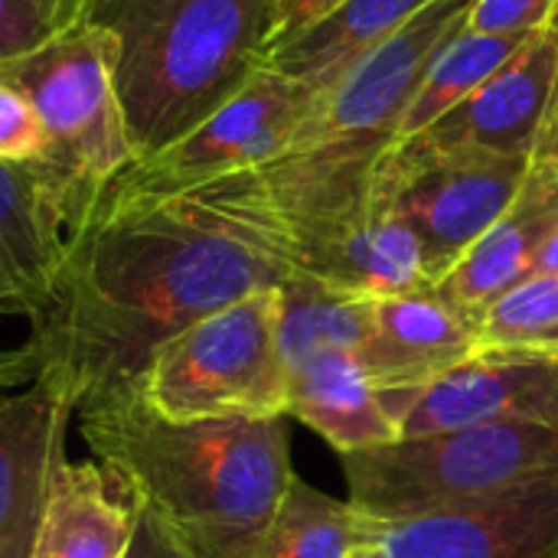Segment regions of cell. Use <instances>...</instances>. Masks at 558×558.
Masks as SVG:
<instances>
[{"label": "cell", "instance_id": "27", "mask_svg": "<svg viewBox=\"0 0 558 558\" xmlns=\"http://www.w3.org/2000/svg\"><path fill=\"white\" fill-rule=\"evenodd\" d=\"M56 36L49 0H0V62L33 52Z\"/></svg>", "mask_w": 558, "mask_h": 558}, {"label": "cell", "instance_id": "21", "mask_svg": "<svg viewBox=\"0 0 558 558\" xmlns=\"http://www.w3.org/2000/svg\"><path fill=\"white\" fill-rule=\"evenodd\" d=\"M369 298L330 288L294 271L278 288V350L284 369H294L330 350H360Z\"/></svg>", "mask_w": 558, "mask_h": 558}, {"label": "cell", "instance_id": "17", "mask_svg": "<svg viewBox=\"0 0 558 558\" xmlns=\"http://www.w3.org/2000/svg\"><path fill=\"white\" fill-rule=\"evenodd\" d=\"M558 226V177L533 163L510 209L464 252V258L432 288L441 301L477 317L536 271V262Z\"/></svg>", "mask_w": 558, "mask_h": 558}, {"label": "cell", "instance_id": "34", "mask_svg": "<svg viewBox=\"0 0 558 558\" xmlns=\"http://www.w3.org/2000/svg\"><path fill=\"white\" fill-rule=\"evenodd\" d=\"M347 558H389V556H386V549H383V546L373 539V533H369V539H366V543H360V546H356V549H353Z\"/></svg>", "mask_w": 558, "mask_h": 558}, {"label": "cell", "instance_id": "32", "mask_svg": "<svg viewBox=\"0 0 558 558\" xmlns=\"http://www.w3.org/2000/svg\"><path fill=\"white\" fill-rule=\"evenodd\" d=\"M536 271H558V226L556 232L549 235V242H546L539 262H536Z\"/></svg>", "mask_w": 558, "mask_h": 558}, {"label": "cell", "instance_id": "13", "mask_svg": "<svg viewBox=\"0 0 558 558\" xmlns=\"http://www.w3.org/2000/svg\"><path fill=\"white\" fill-rule=\"evenodd\" d=\"M389 558H558V474L451 510L373 523Z\"/></svg>", "mask_w": 558, "mask_h": 558}, {"label": "cell", "instance_id": "26", "mask_svg": "<svg viewBox=\"0 0 558 558\" xmlns=\"http://www.w3.org/2000/svg\"><path fill=\"white\" fill-rule=\"evenodd\" d=\"M558 16V0H471L464 29L494 36H530Z\"/></svg>", "mask_w": 558, "mask_h": 558}, {"label": "cell", "instance_id": "12", "mask_svg": "<svg viewBox=\"0 0 558 558\" xmlns=\"http://www.w3.org/2000/svg\"><path fill=\"white\" fill-rule=\"evenodd\" d=\"M386 405L399 438L481 425L558 428V360L481 350L432 386L392 396Z\"/></svg>", "mask_w": 558, "mask_h": 558}, {"label": "cell", "instance_id": "4", "mask_svg": "<svg viewBox=\"0 0 558 558\" xmlns=\"http://www.w3.org/2000/svg\"><path fill=\"white\" fill-rule=\"evenodd\" d=\"M376 163L288 150L262 167L258 180L301 275L360 298L425 291L432 284L418 242L389 213Z\"/></svg>", "mask_w": 558, "mask_h": 558}, {"label": "cell", "instance_id": "10", "mask_svg": "<svg viewBox=\"0 0 558 558\" xmlns=\"http://www.w3.org/2000/svg\"><path fill=\"white\" fill-rule=\"evenodd\" d=\"M471 0H435L389 39L360 56L314 105L288 150L379 160L441 46L464 26ZM284 150V154H288Z\"/></svg>", "mask_w": 558, "mask_h": 558}, {"label": "cell", "instance_id": "20", "mask_svg": "<svg viewBox=\"0 0 558 558\" xmlns=\"http://www.w3.org/2000/svg\"><path fill=\"white\" fill-rule=\"evenodd\" d=\"M435 0H340L330 13L268 46L265 65L320 98L360 56L402 29Z\"/></svg>", "mask_w": 558, "mask_h": 558}, {"label": "cell", "instance_id": "23", "mask_svg": "<svg viewBox=\"0 0 558 558\" xmlns=\"http://www.w3.org/2000/svg\"><path fill=\"white\" fill-rule=\"evenodd\" d=\"M530 36H494V33H471L461 26L441 46V52L432 59V65L402 118L399 141H409V137L428 131L435 121H441L474 88H481Z\"/></svg>", "mask_w": 558, "mask_h": 558}, {"label": "cell", "instance_id": "30", "mask_svg": "<svg viewBox=\"0 0 558 558\" xmlns=\"http://www.w3.org/2000/svg\"><path fill=\"white\" fill-rule=\"evenodd\" d=\"M337 3H340V0H298V3H294V10H291V16L284 20L281 33H278V39H281V36H288V33H294V29L311 26L314 20H320L324 13H330ZM278 39H275V43H278ZM265 52H268V49H265Z\"/></svg>", "mask_w": 558, "mask_h": 558}, {"label": "cell", "instance_id": "15", "mask_svg": "<svg viewBox=\"0 0 558 558\" xmlns=\"http://www.w3.org/2000/svg\"><path fill=\"white\" fill-rule=\"evenodd\" d=\"M72 418V402L43 376L0 396V558L33 553Z\"/></svg>", "mask_w": 558, "mask_h": 558}, {"label": "cell", "instance_id": "22", "mask_svg": "<svg viewBox=\"0 0 558 558\" xmlns=\"http://www.w3.org/2000/svg\"><path fill=\"white\" fill-rule=\"evenodd\" d=\"M373 533L350 500H337L294 477L252 558H347Z\"/></svg>", "mask_w": 558, "mask_h": 558}, {"label": "cell", "instance_id": "1", "mask_svg": "<svg viewBox=\"0 0 558 558\" xmlns=\"http://www.w3.org/2000/svg\"><path fill=\"white\" fill-rule=\"evenodd\" d=\"M294 271L258 170L173 196L95 203L23 347L36 376L78 412L95 396L137 389L167 340Z\"/></svg>", "mask_w": 558, "mask_h": 558}, {"label": "cell", "instance_id": "31", "mask_svg": "<svg viewBox=\"0 0 558 558\" xmlns=\"http://www.w3.org/2000/svg\"><path fill=\"white\" fill-rule=\"evenodd\" d=\"M49 3H52L56 33H62V29H69V26H78L95 0H49Z\"/></svg>", "mask_w": 558, "mask_h": 558}, {"label": "cell", "instance_id": "11", "mask_svg": "<svg viewBox=\"0 0 558 558\" xmlns=\"http://www.w3.org/2000/svg\"><path fill=\"white\" fill-rule=\"evenodd\" d=\"M95 196L52 163L0 160V324L23 317L29 327L49 307L75 232L88 222ZM36 379L26 347L0 350V386Z\"/></svg>", "mask_w": 558, "mask_h": 558}, {"label": "cell", "instance_id": "25", "mask_svg": "<svg viewBox=\"0 0 558 558\" xmlns=\"http://www.w3.org/2000/svg\"><path fill=\"white\" fill-rule=\"evenodd\" d=\"M49 137L33 108V101L0 82V160L3 163H36L46 160Z\"/></svg>", "mask_w": 558, "mask_h": 558}, {"label": "cell", "instance_id": "14", "mask_svg": "<svg viewBox=\"0 0 558 558\" xmlns=\"http://www.w3.org/2000/svg\"><path fill=\"white\" fill-rule=\"evenodd\" d=\"M558 78V16L539 26L481 88L428 131L409 137L428 150L533 157Z\"/></svg>", "mask_w": 558, "mask_h": 558}, {"label": "cell", "instance_id": "18", "mask_svg": "<svg viewBox=\"0 0 558 558\" xmlns=\"http://www.w3.org/2000/svg\"><path fill=\"white\" fill-rule=\"evenodd\" d=\"M141 520L134 490L101 461L56 471L29 558H128Z\"/></svg>", "mask_w": 558, "mask_h": 558}, {"label": "cell", "instance_id": "33", "mask_svg": "<svg viewBox=\"0 0 558 558\" xmlns=\"http://www.w3.org/2000/svg\"><path fill=\"white\" fill-rule=\"evenodd\" d=\"M294 3L298 0H275V29H271V43L278 39V33H281V26H284V20L291 16V10H294ZM268 43V46H271Z\"/></svg>", "mask_w": 558, "mask_h": 558}, {"label": "cell", "instance_id": "9", "mask_svg": "<svg viewBox=\"0 0 558 558\" xmlns=\"http://www.w3.org/2000/svg\"><path fill=\"white\" fill-rule=\"evenodd\" d=\"M317 98L307 85L262 65L219 111L177 144L134 160L98 196V203H137L206 186L235 173L262 170L278 160Z\"/></svg>", "mask_w": 558, "mask_h": 558}, {"label": "cell", "instance_id": "19", "mask_svg": "<svg viewBox=\"0 0 558 558\" xmlns=\"http://www.w3.org/2000/svg\"><path fill=\"white\" fill-rule=\"evenodd\" d=\"M284 415L317 432L337 454L399 441L383 392L350 350H330L288 369Z\"/></svg>", "mask_w": 558, "mask_h": 558}, {"label": "cell", "instance_id": "24", "mask_svg": "<svg viewBox=\"0 0 558 558\" xmlns=\"http://www.w3.org/2000/svg\"><path fill=\"white\" fill-rule=\"evenodd\" d=\"M481 350L558 360V271H533L477 317Z\"/></svg>", "mask_w": 558, "mask_h": 558}, {"label": "cell", "instance_id": "5", "mask_svg": "<svg viewBox=\"0 0 558 558\" xmlns=\"http://www.w3.org/2000/svg\"><path fill=\"white\" fill-rule=\"evenodd\" d=\"M350 504L373 523L422 517L558 474V428L481 425L340 454Z\"/></svg>", "mask_w": 558, "mask_h": 558}, {"label": "cell", "instance_id": "6", "mask_svg": "<svg viewBox=\"0 0 558 558\" xmlns=\"http://www.w3.org/2000/svg\"><path fill=\"white\" fill-rule=\"evenodd\" d=\"M137 389L154 412L173 422L284 415L278 288L248 294L167 340Z\"/></svg>", "mask_w": 558, "mask_h": 558}, {"label": "cell", "instance_id": "7", "mask_svg": "<svg viewBox=\"0 0 558 558\" xmlns=\"http://www.w3.org/2000/svg\"><path fill=\"white\" fill-rule=\"evenodd\" d=\"M0 82L20 88L49 137L46 163L65 173L88 196L134 163L124 114L111 78V36L78 23L26 56L0 62Z\"/></svg>", "mask_w": 558, "mask_h": 558}, {"label": "cell", "instance_id": "2", "mask_svg": "<svg viewBox=\"0 0 558 558\" xmlns=\"http://www.w3.org/2000/svg\"><path fill=\"white\" fill-rule=\"evenodd\" d=\"M288 415L173 422L141 389L88 399L78 435L193 558H252L291 481Z\"/></svg>", "mask_w": 558, "mask_h": 558}, {"label": "cell", "instance_id": "3", "mask_svg": "<svg viewBox=\"0 0 558 558\" xmlns=\"http://www.w3.org/2000/svg\"><path fill=\"white\" fill-rule=\"evenodd\" d=\"M82 23L111 36V78L134 160L219 111L262 65L275 0H95Z\"/></svg>", "mask_w": 558, "mask_h": 558}, {"label": "cell", "instance_id": "16", "mask_svg": "<svg viewBox=\"0 0 558 558\" xmlns=\"http://www.w3.org/2000/svg\"><path fill=\"white\" fill-rule=\"evenodd\" d=\"M474 353H481L477 324L432 288L369 298L356 360L386 399L432 386Z\"/></svg>", "mask_w": 558, "mask_h": 558}, {"label": "cell", "instance_id": "28", "mask_svg": "<svg viewBox=\"0 0 558 558\" xmlns=\"http://www.w3.org/2000/svg\"><path fill=\"white\" fill-rule=\"evenodd\" d=\"M128 558H193L150 513L141 510V520H137V533H134V543H131V553Z\"/></svg>", "mask_w": 558, "mask_h": 558}, {"label": "cell", "instance_id": "29", "mask_svg": "<svg viewBox=\"0 0 558 558\" xmlns=\"http://www.w3.org/2000/svg\"><path fill=\"white\" fill-rule=\"evenodd\" d=\"M533 163L553 170L558 177V78L556 92H553V105H549V114H546V124H543V134H539L536 150H533Z\"/></svg>", "mask_w": 558, "mask_h": 558}, {"label": "cell", "instance_id": "8", "mask_svg": "<svg viewBox=\"0 0 558 558\" xmlns=\"http://www.w3.org/2000/svg\"><path fill=\"white\" fill-rule=\"evenodd\" d=\"M530 167L533 157L428 150L418 141H399L379 157V193L415 235L432 288L510 209Z\"/></svg>", "mask_w": 558, "mask_h": 558}]
</instances>
